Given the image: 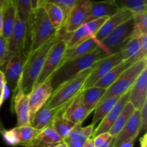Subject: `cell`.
Instances as JSON below:
<instances>
[{
  "mask_svg": "<svg viewBox=\"0 0 147 147\" xmlns=\"http://www.w3.org/2000/svg\"><path fill=\"white\" fill-rule=\"evenodd\" d=\"M132 17L133 12L131 11L126 9H121L114 15L108 18V20L99 29L97 34L94 37V39L100 44V42L103 41L113 30L131 19Z\"/></svg>",
  "mask_w": 147,
  "mask_h": 147,
  "instance_id": "obj_17",
  "label": "cell"
},
{
  "mask_svg": "<svg viewBox=\"0 0 147 147\" xmlns=\"http://www.w3.org/2000/svg\"><path fill=\"white\" fill-rule=\"evenodd\" d=\"M63 35L52 47L47 54L42 71L37 78L36 84L44 83L50 78L55 70L60 67V62L67 49V42Z\"/></svg>",
  "mask_w": 147,
  "mask_h": 147,
  "instance_id": "obj_7",
  "label": "cell"
},
{
  "mask_svg": "<svg viewBox=\"0 0 147 147\" xmlns=\"http://www.w3.org/2000/svg\"><path fill=\"white\" fill-rule=\"evenodd\" d=\"M39 131L31 126V125L16 126L11 130H6L2 136L4 142L8 145L24 146L34 139Z\"/></svg>",
  "mask_w": 147,
  "mask_h": 147,
  "instance_id": "obj_14",
  "label": "cell"
},
{
  "mask_svg": "<svg viewBox=\"0 0 147 147\" xmlns=\"http://www.w3.org/2000/svg\"><path fill=\"white\" fill-rule=\"evenodd\" d=\"M93 0H77L65 20L62 31L72 34L86 22L90 14Z\"/></svg>",
  "mask_w": 147,
  "mask_h": 147,
  "instance_id": "obj_8",
  "label": "cell"
},
{
  "mask_svg": "<svg viewBox=\"0 0 147 147\" xmlns=\"http://www.w3.org/2000/svg\"><path fill=\"white\" fill-rule=\"evenodd\" d=\"M7 0H0V10L2 9L3 7L4 6V4H5V2Z\"/></svg>",
  "mask_w": 147,
  "mask_h": 147,
  "instance_id": "obj_50",
  "label": "cell"
},
{
  "mask_svg": "<svg viewBox=\"0 0 147 147\" xmlns=\"http://www.w3.org/2000/svg\"><path fill=\"white\" fill-rule=\"evenodd\" d=\"M5 131H6L5 128H4V125H3L2 122H1V119H0V135H2Z\"/></svg>",
  "mask_w": 147,
  "mask_h": 147,
  "instance_id": "obj_49",
  "label": "cell"
},
{
  "mask_svg": "<svg viewBox=\"0 0 147 147\" xmlns=\"http://www.w3.org/2000/svg\"><path fill=\"white\" fill-rule=\"evenodd\" d=\"M27 55V53H23L11 55L4 65V69L2 70L5 76L6 83L12 90L13 96L15 94L22 74L23 65Z\"/></svg>",
  "mask_w": 147,
  "mask_h": 147,
  "instance_id": "obj_11",
  "label": "cell"
},
{
  "mask_svg": "<svg viewBox=\"0 0 147 147\" xmlns=\"http://www.w3.org/2000/svg\"><path fill=\"white\" fill-rule=\"evenodd\" d=\"M51 80L48 79L44 83L35 84L28 94L30 120L36 113L45 104L53 93Z\"/></svg>",
  "mask_w": 147,
  "mask_h": 147,
  "instance_id": "obj_13",
  "label": "cell"
},
{
  "mask_svg": "<svg viewBox=\"0 0 147 147\" xmlns=\"http://www.w3.org/2000/svg\"><path fill=\"white\" fill-rule=\"evenodd\" d=\"M131 88L128 90L125 93H123L122 96H121L120 98L117 101L113 109L110 111L109 113L106 115L105 118H103L101 120L100 125L98 126V128L95 130H93L92 137L95 138L96 136L101 134L103 133H107L109 132V130L112 127L113 123L118 119L119 116L121 111H123V108L125 107L126 103L129 101V96H130Z\"/></svg>",
  "mask_w": 147,
  "mask_h": 147,
  "instance_id": "obj_15",
  "label": "cell"
},
{
  "mask_svg": "<svg viewBox=\"0 0 147 147\" xmlns=\"http://www.w3.org/2000/svg\"><path fill=\"white\" fill-rule=\"evenodd\" d=\"M141 132V111L136 110L115 138L114 147H119L123 142L131 139H136Z\"/></svg>",
  "mask_w": 147,
  "mask_h": 147,
  "instance_id": "obj_19",
  "label": "cell"
},
{
  "mask_svg": "<svg viewBox=\"0 0 147 147\" xmlns=\"http://www.w3.org/2000/svg\"><path fill=\"white\" fill-rule=\"evenodd\" d=\"M140 146L147 147V134L145 133L142 138H140Z\"/></svg>",
  "mask_w": 147,
  "mask_h": 147,
  "instance_id": "obj_42",
  "label": "cell"
},
{
  "mask_svg": "<svg viewBox=\"0 0 147 147\" xmlns=\"http://www.w3.org/2000/svg\"><path fill=\"white\" fill-rule=\"evenodd\" d=\"M120 9H126L133 13L147 11V0H113Z\"/></svg>",
  "mask_w": 147,
  "mask_h": 147,
  "instance_id": "obj_33",
  "label": "cell"
},
{
  "mask_svg": "<svg viewBox=\"0 0 147 147\" xmlns=\"http://www.w3.org/2000/svg\"><path fill=\"white\" fill-rule=\"evenodd\" d=\"M6 84L5 76H4V72L0 69V88H3V86Z\"/></svg>",
  "mask_w": 147,
  "mask_h": 147,
  "instance_id": "obj_43",
  "label": "cell"
},
{
  "mask_svg": "<svg viewBox=\"0 0 147 147\" xmlns=\"http://www.w3.org/2000/svg\"><path fill=\"white\" fill-rule=\"evenodd\" d=\"M10 56L7 49V40L0 37V67L7 63Z\"/></svg>",
  "mask_w": 147,
  "mask_h": 147,
  "instance_id": "obj_36",
  "label": "cell"
},
{
  "mask_svg": "<svg viewBox=\"0 0 147 147\" xmlns=\"http://www.w3.org/2000/svg\"><path fill=\"white\" fill-rule=\"evenodd\" d=\"M13 98L14 100L12 103H14V111L17 118L16 126L30 125V111L28 95L24 93L23 91L21 84V78L19 81L18 86Z\"/></svg>",
  "mask_w": 147,
  "mask_h": 147,
  "instance_id": "obj_16",
  "label": "cell"
},
{
  "mask_svg": "<svg viewBox=\"0 0 147 147\" xmlns=\"http://www.w3.org/2000/svg\"><path fill=\"white\" fill-rule=\"evenodd\" d=\"M121 96H114L106 99L101 103H99L95 109V113L93 118L92 124L95 125L99 121L102 120L103 118L106 116V115L110 112V111L113 109V106L116 105Z\"/></svg>",
  "mask_w": 147,
  "mask_h": 147,
  "instance_id": "obj_30",
  "label": "cell"
},
{
  "mask_svg": "<svg viewBox=\"0 0 147 147\" xmlns=\"http://www.w3.org/2000/svg\"><path fill=\"white\" fill-rule=\"evenodd\" d=\"M134 27V20L131 18L113 30L100 42L99 47L104 50L109 55L121 51L123 46L131 40Z\"/></svg>",
  "mask_w": 147,
  "mask_h": 147,
  "instance_id": "obj_6",
  "label": "cell"
},
{
  "mask_svg": "<svg viewBox=\"0 0 147 147\" xmlns=\"http://www.w3.org/2000/svg\"><path fill=\"white\" fill-rule=\"evenodd\" d=\"M29 26L30 34L29 52L37 50L57 31L53 28L44 7H38L32 11Z\"/></svg>",
  "mask_w": 147,
  "mask_h": 147,
  "instance_id": "obj_4",
  "label": "cell"
},
{
  "mask_svg": "<svg viewBox=\"0 0 147 147\" xmlns=\"http://www.w3.org/2000/svg\"><path fill=\"white\" fill-rule=\"evenodd\" d=\"M14 4L17 16L23 22L29 24L32 12L31 0H11Z\"/></svg>",
  "mask_w": 147,
  "mask_h": 147,
  "instance_id": "obj_34",
  "label": "cell"
},
{
  "mask_svg": "<svg viewBox=\"0 0 147 147\" xmlns=\"http://www.w3.org/2000/svg\"><path fill=\"white\" fill-rule=\"evenodd\" d=\"M63 142L67 145L68 147H83L85 144V142L71 140V139H69L68 138L65 139L64 140H63Z\"/></svg>",
  "mask_w": 147,
  "mask_h": 147,
  "instance_id": "obj_40",
  "label": "cell"
},
{
  "mask_svg": "<svg viewBox=\"0 0 147 147\" xmlns=\"http://www.w3.org/2000/svg\"><path fill=\"white\" fill-rule=\"evenodd\" d=\"M63 35L62 30H57L47 42L37 50L27 53L21 76L22 88L24 93L28 95L30 93L41 73L49 51L53 45Z\"/></svg>",
  "mask_w": 147,
  "mask_h": 147,
  "instance_id": "obj_1",
  "label": "cell"
},
{
  "mask_svg": "<svg viewBox=\"0 0 147 147\" xmlns=\"http://www.w3.org/2000/svg\"><path fill=\"white\" fill-rule=\"evenodd\" d=\"M62 108H47L43 106L30 120V125L37 130H42L52 124L56 115Z\"/></svg>",
  "mask_w": 147,
  "mask_h": 147,
  "instance_id": "obj_24",
  "label": "cell"
},
{
  "mask_svg": "<svg viewBox=\"0 0 147 147\" xmlns=\"http://www.w3.org/2000/svg\"><path fill=\"white\" fill-rule=\"evenodd\" d=\"M51 1L52 0H38V7H45L46 4Z\"/></svg>",
  "mask_w": 147,
  "mask_h": 147,
  "instance_id": "obj_45",
  "label": "cell"
},
{
  "mask_svg": "<svg viewBox=\"0 0 147 147\" xmlns=\"http://www.w3.org/2000/svg\"><path fill=\"white\" fill-rule=\"evenodd\" d=\"M77 0H52V2L58 5L63 9L65 14V17L67 16L70 10L75 5Z\"/></svg>",
  "mask_w": 147,
  "mask_h": 147,
  "instance_id": "obj_37",
  "label": "cell"
},
{
  "mask_svg": "<svg viewBox=\"0 0 147 147\" xmlns=\"http://www.w3.org/2000/svg\"><path fill=\"white\" fill-rule=\"evenodd\" d=\"M135 140H136L135 139H129V140L123 142L119 147H133L134 145Z\"/></svg>",
  "mask_w": 147,
  "mask_h": 147,
  "instance_id": "obj_41",
  "label": "cell"
},
{
  "mask_svg": "<svg viewBox=\"0 0 147 147\" xmlns=\"http://www.w3.org/2000/svg\"><path fill=\"white\" fill-rule=\"evenodd\" d=\"M5 86V85H4ZM4 86H3V88H0V108H1V105H2L3 100H4Z\"/></svg>",
  "mask_w": 147,
  "mask_h": 147,
  "instance_id": "obj_47",
  "label": "cell"
},
{
  "mask_svg": "<svg viewBox=\"0 0 147 147\" xmlns=\"http://www.w3.org/2000/svg\"><path fill=\"white\" fill-rule=\"evenodd\" d=\"M106 88L92 86L81 91L83 103L86 110L91 113L106 93Z\"/></svg>",
  "mask_w": 147,
  "mask_h": 147,
  "instance_id": "obj_26",
  "label": "cell"
},
{
  "mask_svg": "<svg viewBox=\"0 0 147 147\" xmlns=\"http://www.w3.org/2000/svg\"><path fill=\"white\" fill-rule=\"evenodd\" d=\"M28 34H30L29 24L23 22L17 16L12 32L7 40V49L10 57L24 53Z\"/></svg>",
  "mask_w": 147,
  "mask_h": 147,
  "instance_id": "obj_10",
  "label": "cell"
},
{
  "mask_svg": "<svg viewBox=\"0 0 147 147\" xmlns=\"http://www.w3.org/2000/svg\"><path fill=\"white\" fill-rule=\"evenodd\" d=\"M32 11L38 8V0H31Z\"/></svg>",
  "mask_w": 147,
  "mask_h": 147,
  "instance_id": "obj_46",
  "label": "cell"
},
{
  "mask_svg": "<svg viewBox=\"0 0 147 147\" xmlns=\"http://www.w3.org/2000/svg\"><path fill=\"white\" fill-rule=\"evenodd\" d=\"M44 8L53 28L56 30H61L65 19L63 9L52 1L46 4Z\"/></svg>",
  "mask_w": 147,
  "mask_h": 147,
  "instance_id": "obj_29",
  "label": "cell"
},
{
  "mask_svg": "<svg viewBox=\"0 0 147 147\" xmlns=\"http://www.w3.org/2000/svg\"><path fill=\"white\" fill-rule=\"evenodd\" d=\"M123 61L126 60L121 50L99 60L95 64L93 70L89 74L83 86V90L94 86L98 80L102 78L111 70Z\"/></svg>",
  "mask_w": 147,
  "mask_h": 147,
  "instance_id": "obj_9",
  "label": "cell"
},
{
  "mask_svg": "<svg viewBox=\"0 0 147 147\" xmlns=\"http://www.w3.org/2000/svg\"><path fill=\"white\" fill-rule=\"evenodd\" d=\"M94 65L83 70L77 76L60 85L58 88L53 90L50 98L44 106L53 109H60L67 106L83 90L85 83L89 74L93 70Z\"/></svg>",
  "mask_w": 147,
  "mask_h": 147,
  "instance_id": "obj_3",
  "label": "cell"
},
{
  "mask_svg": "<svg viewBox=\"0 0 147 147\" xmlns=\"http://www.w3.org/2000/svg\"><path fill=\"white\" fill-rule=\"evenodd\" d=\"M147 57L136 62L125 70L116 81L113 82L106 90L99 103L106 99L114 96H121L131 88L142 71L147 67ZM97 105V106H98Z\"/></svg>",
  "mask_w": 147,
  "mask_h": 147,
  "instance_id": "obj_5",
  "label": "cell"
},
{
  "mask_svg": "<svg viewBox=\"0 0 147 147\" xmlns=\"http://www.w3.org/2000/svg\"><path fill=\"white\" fill-rule=\"evenodd\" d=\"M99 46V43L94 39V37L83 42L78 45L74 46L71 48H67L64 55L60 62V66L67 62L71 61L75 59L80 57L84 55L88 54L96 50Z\"/></svg>",
  "mask_w": 147,
  "mask_h": 147,
  "instance_id": "obj_23",
  "label": "cell"
},
{
  "mask_svg": "<svg viewBox=\"0 0 147 147\" xmlns=\"http://www.w3.org/2000/svg\"><path fill=\"white\" fill-rule=\"evenodd\" d=\"M63 142L53 125L39 131L34 139L24 147H55Z\"/></svg>",
  "mask_w": 147,
  "mask_h": 147,
  "instance_id": "obj_20",
  "label": "cell"
},
{
  "mask_svg": "<svg viewBox=\"0 0 147 147\" xmlns=\"http://www.w3.org/2000/svg\"><path fill=\"white\" fill-rule=\"evenodd\" d=\"M109 55L104 50L98 46L93 51L64 63L50 77L53 90H55L63 83L77 76L83 70L91 67L99 60Z\"/></svg>",
  "mask_w": 147,
  "mask_h": 147,
  "instance_id": "obj_2",
  "label": "cell"
},
{
  "mask_svg": "<svg viewBox=\"0 0 147 147\" xmlns=\"http://www.w3.org/2000/svg\"><path fill=\"white\" fill-rule=\"evenodd\" d=\"M111 135L109 134V132L107 133H103L98 136H96L95 138H93V142H94V145L96 147H100L108 139L110 138Z\"/></svg>",
  "mask_w": 147,
  "mask_h": 147,
  "instance_id": "obj_39",
  "label": "cell"
},
{
  "mask_svg": "<svg viewBox=\"0 0 147 147\" xmlns=\"http://www.w3.org/2000/svg\"><path fill=\"white\" fill-rule=\"evenodd\" d=\"M134 27L131 40L147 34V11L133 13Z\"/></svg>",
  "mask_w": 147,
  "mask_h": 147,
  "instance_id": "obj_31",
  "label": "cell"
},
{
  "mask_svg": "<svg viewBox=\"0 0 147 147\" xmlns=\"http://www.w3.org/2000/svg\"><path fill=\"white\" fill-rule=\"evenodd\" d=\"M55 147H68V146H67V145L64 142H63L61 144H60L57 145V146H56Z\"/></svg>",
  "mask_w": 147,
  "mask_h": 147,
  "instance_id": "obj_51",
  "label": "cell"
},
{
  "mask_svg": "<svg viewBox=\"0 0 147 147\" xmlns=\"http://www.w3.org/2000/svg\"><path fill=\"white\" fill-rule=\"evenodd\" d=\"M65 113L66 117L75 124H82L90 114L85 107L81 92L65 107Z\"/></svg>",
  "mask_w": 147,
  "mask_h": 147,
  "instance_id": "obj_21",
  "label": "cell"
},
{
  "mask_svg": "<svg viewBox=\"0 0 147 147\" xmlns=\"http://www.w3.org/2000/svg\"><path fill=\"white\" fill-rule=\"evenodd\" d=\"M109 17H101L93 21L86 22L78 29L70 34V37L65 39L67 42V48H71L80 44L86 40L93 38L97 34L99 29Z\"/></svg>",
  "mask_w": 147,
  "mask_h": 147,
  "instance_id": "obj_12",
  "label": "cell"
},
{
  "mask_svg": "<svg viewBox=\"0 0 147 147\" xmlns=\"http://www.w3.org/2000/svg\"><path fill=\"white\" fill-rule=\"evenodd\" d=\"M147 101V67L141 73L131 88L129 102L136 110H141Z\"/></svg>",
  "mask_w": 147,
  "mask_h": 147,
  "instance_id": "obj_18",
  "label": "cell"
},
{
  "mask_svg": "<svg viewBox=\"0 0 147 147\" xmlns=\"http://www.w3.org/2000/svg\"><path fill=\"white\" fill-rule=\"evenodd\" d=\"M81 123L76 124L73 128L68 136V139L71 140L78 141V142H85L92 137L93 130H94V125L91 124L83 128Z\"/></svg>",
  "mask_w": 147,
  "mask_h": 147,
  "instance_id": "obj_32",
  "label": "cell"
},
{
  "mask_svg": "<svg viewBox=\"0 0 147 147\" xmlns=\"http://www.w3.org/2000/svg\"><path fill=\"white\" fill-rule=\"evenodd\" d=\"M141 131H146L147 128V101L141 109Z\"/></svg>",
  "mask_w": 147,
  "mask_h": 147,
  "instance_id": "obj_38",
  "label": "cell"
},
{
  "mask_svg": "<svg viewBox=\"0 0 147 147\" xmlns=\"http://www.w3.org/2000/svg\"><path fill=\"white\" fill-rule=\"evenodd\" d=\"M83 147H96L94 145V142H93V138H90L86 142H85Z\"/></svg>",
  "mask_w": 147,
  "mask_h": 147,
  "instance_id": "obj_44",
  "label": "cell"
},
{
  "mask_svg": "<svg viewBox=\"0 0 147 147\" xmlns=\"http://www.w3.org/2000/svg\"><path fill=\"white\" fill-rule=\"evenodd\" d=\"M119 10L120 9L113 0L93 1L86 22L101 17H111L116 14Z\"/></svg>",
  "mask_w": 147,
  "mask_h": 147,
  "instance_id": "obj_22",
  "label": "cell"
},
{
  "mask_svg": "<svg viewBox=\"0 0 147 147\" xmlns=\"http://www.w3.org/2000/svg\"><path fill=\"white\" fill-rule=\"evenodd\" d=\"M2 36L8 40L12 32L17 17V11L14 4L11 0H7L2 9Z\"/></svg>",
  "mask_w": 147,
  "mask_h": 147,
  "instance_id": "obj_25",
  "label": "cell"
},
{
  "mask_svg": "<svg viewBox=\"0 0 147 147\" xmlns=\"http://www.w3.org/2000/svg\"><path fill=\"white\" fill-rule=\"evenodd\" d=\"M139 50V39L135 38L130 40L121 49L125 60L130 59L137 54Z\"/></svg>",
  "mask_w": 147,
  "mask_h": 147,
  "instance_id": "obj_35",
  "label": "cell"
},
{
  "mask_svg": "<svg viewBox=\"0 0 147 147\" xmlns=\"http://www.w3.org/2000/svg\"><path fill=\"white\" fill-rule=\"evenodd\" d=\"M2 36V11L0 10V37Z\"/></svg>",
  "mask_w": 147,
  "mask_h": 147,
  "instance_id": "obj_48",
  "label": "cell"
},
{
  "mask_svg": "<svg viewBox=\"0 0 147 147\" xmlns=\"http://www.w3.org/2000/svg\"><path fill=\"white\" fill-rule=\"evenodd\" d=\"M135 111H136V109L134 107L133 105L129 101L128 102L126 106H125V107L123 108L121 113L119 116L118 119H116L115 123H113L112 127L109 130V133L111 135V136L116 138L118 136L119 132L121 131L123 126L126 125V123H127V121L130 119L131 116H132V114L134 113Z\"/></svg>",
  "mask_w": 147,
  "mask_h": 147,
  "instance_id": "obj_28",
  "label": "cell"
},
{
  "mask_svg": "<svg viewBox=\"0 0 147 147\" xmlns=\"http://www.w3.org/2000/svg\"><path fill=\"white\" fill-rule=\"evenodd\" d=\"M65 107L62 108L56 115L54 121L52 123L53 128L57 131L59 136L64 140L68 137L73 128L76 126L74 123L70 121L65 116Z\"/></svg>",
  "mask_w": 147,
  "mask_h": 147,
  "instance_id": "obj_27",
  "label": "cell"
}]
</instances>
